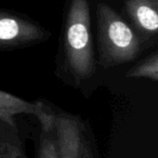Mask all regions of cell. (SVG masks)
I'll use <instances>...</instances> for the list:
<instances>
[{
	"label": "cell",
	"mask_w": 158,
	"mask_h": 158,
	"mask_svg": "<svg viewBox=\"0 0 158 158\" xmlns=\"http://www.w3.org/2000/svg\"><path fill=\"white\" fill-rule=\"evenodd\" d=\"M37 158H98L88 125L81 117L41 102Z\"/></svg>",
	"instance_id": "1"
},
{
	"label": "cell",
	"mask_w": 158,
	"mask_h": 158,
	"mask_svg": "<svg viewBox=\"0 0 158 158\" xmlns=\"http://www.w3.org/2000/svg\"><path fill=\"white\" fill-rule=\"evenodd\" d=\"M65 67L76 82L88 80L97 70L88 0H70L63 29Z\"/></svg>",
	"instance_id": "2"
},
{
	"label": "cell",
	"mask_w": 158,
	"mask_h": 158,
	"mask_svg": "<svg viewBox=\"0 0 158 158\" xmlns=\"http://www.w3.org/2000/svg\"><path fill=\"white\" fill-rule=\"evenodd\" d=\"M98 60L103 68L132 62L139 56L142 44L125 20L106 3L97 7Z\"/></svg>",
	"instance_id": "3"
},
{
	"label": "cell",
	"mask_w": 158,
	"mask_h": 158,
	"mask_svg": "<svg viewBox=\"0 0 158 158\" xmlns=\"http://www.w3.org/2000/svg\"><path fill=\"white\" fill-rule=\"evenodd\" d=\"M49 34L36 23L15 14L0 12V49L41 41Z\"/></svg>",
	"instance_id": "4"
},
{
	"label": "cell",
	"mask_w": 158,
	"mask_h": 158,
	"mask_svg": "<svg viewBox=\"0 0 158 158\" xmlns=\"http://www.w3.org/2000/svg\"><path fill=\"white\" fill-rule=\"evenodd\" d=\"M125 8L141 44L155 41L158 31V0H126Z\"/></svg>",
	"instance_id": "5"
},
{
	"label": "cell",
	"mask_w": 158,
	"mask_h": 158,
	"mask_svg": "<svg viewBox=\"0 0 158 158\" xmlns=\"http://www.w3.org/2000/svg\"><path fill=\"white\" fill-rule=\"evenodd\" d=\"M41 101L28 102L9 92L0 90V119L15 125L14 117L20 114H31L35 116L40 108Z\"/></svg>",
	"instance_id": "6"
},
{
	"label": "cell",
	"mask_w": 158,
	"mask_h": 158,
	"mask_svg": "<svg viewBox=\"0 0 158 158\" xmlns=\"http://www.w3.org/2000/svg\"><path fill=\"white\" fill-rule=\"evenodd\" d=\"M0 158H28L16 125L0 119Z\"/></svg>",
	"instance_id": "7"
},
{
	"label": "cell",
	"mask_w": 158,
	"mask_h": 158,
	"mask_svg": "<svg viewBox=\"0 0 158 158\" xmlns=\"http://www.w3.org/2000/svg\"><path fill=\"white\" fill-rule=\"evenodd\" d=\"M126 77L147 78L153 81L158 80V53L154 52L149 56L136 64L134 67L126 73Z\"/></svg>",
	"instance_id": "8"
}]
</instances>
